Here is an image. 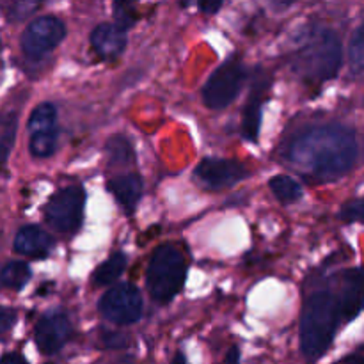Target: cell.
Segmentation results:
<instances>
[{"instance_id": "10", "label": "cell", "mask_w": 364, "mask_h": 364, "mask_svg": "<svg viewBox=\"0 0 364 364\" xmlns=\"http://www.w3.org/2000/svg\"><path fill=\"white\" fill-rule=\"evenodd\" d=\"M34 338L41 354H57L71 338L70 318L64 313H46L36 323Z\"/></svg>"}, {"instance_id": "19", "label": "cell", "mask_w": 364, "mask_h": 364, "mask_svg": "<svg viewBox=\"0 0 364 364\" xmlns=\"http://www.w3.org/2000/svg\"><path fill=\"white\" fill-rule=\"evenodd\" d=\"M57 128V109L53 103L45 102L39 103L34 110H32L31 117H28V132H43V130H53Z\"/></svg>"}, {"instance_id": "20", "label": "cell", "mask_w": 364, "mask_h": 364, "mask_svg": "<svg viewBox=\"0 0 364 364\" xmlns=\"http://www.w3.org/2000/svg\"><path fill=\"white\" fill-rule=\"evenodd\" d=\"M57 149V128L53 130H43L31 134L28 141V151L36 159H48Z\"/></svg>"}, {"instance_id": "21", "label": "cell", "mask_w": 364, "mask_h": 364, "mask_svg": "<svg viewBox=\"0 0 364 364\" xmlns=\"http://www.w3.org/2000/svg\"><path fill=\"white\" fill-rule=\"evenodd\" d=\"M28 279H31V269L23 262H9L0 272V281L4 287L13 288V290L23 288Z\"/></svg>"}, {"instance_id": "12", "label": "cell", "mask_w": 364, "mask_h": 364, "mask_svg": "<svg viewBox=\"0 0 364 364\" xmlns=\"http://www.w3.org/2000/svg\"><path fill=\"white\" fill-rule=\"evenodd\" d=\"M336 283L341 304H343L345 323L352 322L364 308V270H347L340 277H336Z\"/></svg>"}, {"instance_id": "27", "label": "cell", "mask_w": 364, "mask_h": 364, "mask_svg": "<svg viewBox=\"0 0 364 364\" xmlns=\"http://www.w3.org/2000/svg\"><path fill=\"white\" fill-rule=\"evenodd\" d=\"M102 343L105 345L107 348L119 350V348L128 347V336L123 333H117V331H103Z\"/></svg>"}, {"instance_id": "37", "label": "cell", "mask_w": 364, "mask_h": 364, "mask_svg": "<svg viewBox=\"0 0 364 364\" xmlns=\"http://www.w3.org/2000/svg\"><path fill=\"white\" fill-rule=\"evenodd\" d=\"M0 284H2V281H0Z\"/></svg>"}, {"instance_id": "26", "label": "cell", "mask_w": 364, "mask_h": 364, "mask_svg": "<svg viewBox=\"0 0 364 364\" xmlns=\"http://www.w3.org/2000/svg\"><path fill=\"white\" fill-rule=\"evenodd\" d=\"M341 219L347 223H364V199H354L343 205Z\"/></svg>"}, {"instance_id": "29", "label": "cell", "mask_w": 364, "mask_h": 364, "mask_svg": "<svg viewBox=\"0 0 364 364\" xmlns=\"http://www.w3.org/2000/svg\"><path fill=\"white\" fill-rule=\"evenodd\" d=\"M224 4V0H198V6L203 13L213 14L220 9V6Z\"/></svg>"}, {"instance_id": "32", "label": "cell", "mask_w": 364, "mask_h": 364, "mask_svg": "<svg viewBox=\"0 0 364 364\" xmlns=\"http://www.w3.org/2000/svg\"><path fill=\"white\" fill-rule=\"evenodd\" d=\"M345 364H364V358L363 355H352L345 361Z\"/></svg>"}, {"instance_id": "34", "label": "cell", "mask_w": 364, "mask_h": 364, "mask_svg": "<svg viewBox=\"0 0 364 364\" xmlns=\"http://www.w3.org/2000/svg\"><path fill=\"white\" fill-rule=\"evenodd\" d=\"M174 364H188L187 358H185V355L180 352V354L176 355V359H174Z\"/></svg>"}, {"instance_id": "1", "label": "cell", "mask_w": 364, "mask_h": 364, "mask_svg": "<svg viewBox=\"0 0 364 364\" xmlns=\"http://www.w3.org/2000/svg\"><path fill=\"white\" fill-rule=\"evenodd\" d=\"M359 155L358 137L341 124L313 127L294 137L284 156L306 176L318 181H334L354 167Z\"/></svg>"}, {"instance_id": "14", "label": "cell", "mask_w": 364, "mask_h": 364, "mask_svg": "<svg viewBox=\"0 0 364 364\" xmlns=\"http://www.w3.org/2000/svg\"><path fill=\"white\" fill-rule=\"evenodd\" d=\"M53 240L46 231H43L39 226H25L14 237V251L18 255L32 256V258H39V256H46L52 249Z\"/></svg>"}, {"instance_id": "4", "label": "cell", "mask_w": 364, "mask_h": 364, "mask_svg": "<svg viewBox=\"0 0 364 364\" xmlns=\"http://www.w3.org/2000/svg\"><path fill=\"white\" fill-rule=\"evenodd\" d=\"M185 259L178 249L162 245L151 256L148 267V290L151 299L167 304L176 297L185 283Z\"/></svg>"}, {"instance_id": "30", "label": "cell", "mask_w": 364, "mask_h": 364, "mask_svg": "<svg viewBox=\"0 0 364 364\" xmlns=\"http://www.w3.org/2000/svg\"><path fill=\"white\" fill-rule=\"evenodd\" d=\"M0 364H28L25 361L23 355L16 354V352H9V354H4L0 359Z\"/></svg>"}, {"instance_id": "18", "label": "cell", "mask_w": 364, "mask_h": 364, "mask_svg": "<svg viewBox=\"0 0 364 364\" xmlns=\"http://www.w3.org/2000/svg\"><path fill=\"white\" fill-rule=\"evenodd\" d=\"M269 187L277 198V201L284 203V205H290V203L299 201L302 198L301 185L287 174H277V176L270 178Z\"/></svg>"}, {"instance_id": "31", "label": "cell", "mask_w": 364, "mask_h": 364, "mask_svg": "<svg viewBox=\"0 0 364 364\" xmlns=\"http://www.w3.org/2000/svg\"><path fill=\"white\" fill-rule=\"evenodd\" d=\"M224 364H240V348L231 347L230 350H228Z\"/></svg>"}, {"instance_id": "24", "label": "cell", "mask_w": 364, "mask_h": 364, "mask_svg": "<svg viewBox=\"0 0 364 364\" xmlns=\"http://www.w3.org/2000/svg\"><path fill=\"white\" fill-rule=\"evenodd\" d=\"M114 20L123 31L130 28L137 21V7L135 0H114Z\"/></svg>"}, {"instance_id": "22", "label": "cell", "mask_w": 364, "mask_h": 364, "mask_svg": "<svg viewBox=\"0 0 364 364\" xmlns=\"http://www.w3.org/2000/svg\"><path fill=\"white\" fill-rule=\"evenodd\" d=\"M16 128L18 121L14 114L0 116V166L6 162L11 149H13L14 139H16Z\"/></svg>"}, {"instance_id": "11", "label": "cell", "mask_w": 364, "mask_h": 364, "mask_svg": "<svg viewBox=\"0 0 364 364\" xmlns=\"http://www.w3.org/2000/svg\"><path fill=\"white\" fill-rule=\"evenodd\" d=\"M267 87H269V77L258 71L242 114V135L251 142L258 141L259 127H262V103L265 100Z\"/></svg>"}, {"instance_id": "33", "label": "cell", "mask_w": 364, "mask_h": 364, "mask_svg": "<svg viewBox=\"0 0 364 364\" xmlns=\"http://www.w3.org/2000/svg\"><path fill=\"white\" fill-rule=\"evenodd\" d=\"M274 4H276L277 7H281V9H283V7H288L290 6V4H294L295 0H272Z\"/></svg>"}, {"instance_id": "6", "label": "cell", "mask_w": 364, "mask_h": 364, "mask_svg": "<svg viewBox=\"0 0 364 364\" xmlns=\"http://www.w3.org/2000/svg\"><path fill=\"white\" fill-rule=\"evenodd\" d=\"M85 192L80 187H68L57 192L45 208V217L53 230L73 233L84 219Z\"/></svg>"}, {"instance_id": "17", "label": "cell", "mask_w": 364, "mask_h": 364, "mask_svg": "<svg viewBox=\"0 0 364 364\" xmlns=\"http://www.w3.org/2000/svg\"><path fill=\"white\" fill-rule=\"evenodd\" d=\"M124 267H127V256L123 252H114L112 256L105 259L98 269L92 274V283L96 287H107V284H112L117 277L123 274Z\"/></svg>"}, {"instance_id": "28", "label": "cell", "mask_w": 364, "mask_h": 364, "mask_svg": "<svg viewBox=\"0 0 364 364\" xmlns=\"http://www.w3.org/2000/svg\"><path fill=\"white\" fill-rule=\"evenodd\" d=\"M16 323V311L11 308H0V334L7 333Z\"/></svg>"}, {"instance_id": "2", "label": "cell", "mask_w": 364, "mask_h": 364, "mask_svg": "<svg viewBox=\"0 0 364 364\" xmlns=\"http://www.w3.org/2000/svg\"><path fill=\"white\" fill-rule=\"evenodd\" d=\"M345 323L338 283L313 291L301 318V350L309 363L322 358L333 345L338 327Z\"/></svg>"}, {"instance_id": "25", "label": "cell", "mask_w": 364, "mask_h": 364, "mask_svg": "<svg viewBox=\"0 0 364 364\" xmlns=\"http://www.w3.org/2000/svg\"><path fill=\"white\" fill-rule=\"evenodd\" d=\"M45 0H14L11 4V9H9V16L13 21H21L25 18L31 16L32 13H36L38 7H41V4Z\"/></svg>"}, {"instance_id": "13", "label": "cell", "mask_w": 364, "mask_h": 364, "mask_svg": "<svg viewBox=\"0 0 364 364\" xmlns=\"http://www.w3.org/2000/svg\"><path fill=\"white\" fill-rule=\"evenodd\" d=\"M91 45L98 57L114 60L127 48V32L116 23H102L92 31Z\"/></svg>"}, {"instance_id": "9", "label": "cell", "mask_w": 364, "mask_h": 364, "mask_svg": "<svg viewBox=\"0 0 364 364\" xmlns=\"http://www.w3.org/2000/svg\"><path fill=\"white\" fill-rule=\"evenodd\" d=\"M247 176L244 164L226 159H206L196 167L194 178L210 191H220L237 185Z\"/></svg>"}, {"instance_id": "23", "label": "cell", "mask_w": 364, "mask_h": 364, "mask_svg": "<svg viewBox=\"0 0 364 364\" xmlns=\"http://www.w3.org/2000/svg\"><path fill=\"white\" fill-rule=\"evenodd\" d=\"M348 63L354 73H364V21L359 25L358 31L354 32L348 45Z\"/></svg>"}, {"instance_id": "3", "label": "cell", "mask_w": 364, "mask_h": 364, "mask_svg": "<svg viewBox=\"0 0 364 364\" xmlns=\"http://www.w3.org/2000/svg\"><path fill=\"white\" fill-rule=\"evenodd\" d=\"M343 60L340 36L326 27L309 31L291 55V70L308 84H322L338 75Z\"/></svg>"}, {"instance_id": "8", "label": "cell", "mask_w": 364, "mask_h": 364, "mask_svg": "<svg viewBox=\"0 0 364 364\" xmlns=\"http://www.w3.org/2000/svg\"><path fill=\"white\" fill-rule=\"evenodd\" d=\"M66 36V27L55 16L36 18L21 36V50L27 57L39 59L55 48Z\"/></svg>"}, {"instance_id": "5", "label": "cell", "mask_w": 364, "mask_h": 364, "mask_svg": "<svg viewBox=\"0 0 364 364\" xmlns=\"http://www.w3.org/2000/svg\"><path fill=\"white\" fill-rule=\"evenodd\" d=\"M245 80V66L238 57L220 64L203 89L205 105L212 110L226 109L233 103Z\"/></svg>"}, {"instance_id": "16", "label": "cell", "mask_w": 364, "mask_h": 364, "mask_svg": "<svg viewBox=\"0 0 364 364\" xmlns=\"http://www.w3.org/2000/svg\"><path fill=\"white\" fill-rule=\"evenodd\" d=\"M105 153L107 160H109V164L112 167L128 166V164H132L135 160L134 146H132V142L124 135H112L107 141Z\"/></svg>"}, {"instance_id": "15", "label": "cell", "mask_w": 364, "mask_h": 364, "mask_svg": "<svg viewBox=\"0 0 364 364\" xmlns=\"http://www.w3.org/2000/svg\"><path fill=\"white\" fill-rule=\"evenodd\" d=\"M109 191L112 192L116 201L128 213H132L142 198V178L134 173L112 178L109 183Z\"/></svg>"}, {"instance_id": "7", "label": "cell", "mask_w": 364, "mask_h": 364, "mask_svg": "<svg viewBox=\"0 0 364 364\" xmlns=\"http://www.w3.org/2000/svg\"><path fill=\"white\" fill-rule=\"evenodd\" d=\"M100 313L109 322L117 326H132L142 315V295L132 284L110 288L98 304Z\"/></svg>"}, {"instance_id": "36", "label": "cell", "mask_w": 364, "mask_h": 364, "mask_svg": "<svg viewBox=\"0 0 364 364\" xmlns=\"http://www.w3.org/2000/svg\"><path fill=\"white\" fill-rule=\"evenodd\" d=\"M119 364H134V363H132L130 359H123V361H121Z\"/></svg>"}, {"instance_id": "35", "label": "cell", "mask_w": 364, "mask_h": 364, "mask_svg": "<svg viewBox=\"0 0 364 364\" xmlns=\"http://www.w3.org/2000/svg\"><path fill=\"white\" fill-rule=\"evenodd\" d=\"M192 2H194V0H180V4H181V6H183V7H188Z\"/></svg>"}]
</instances>
